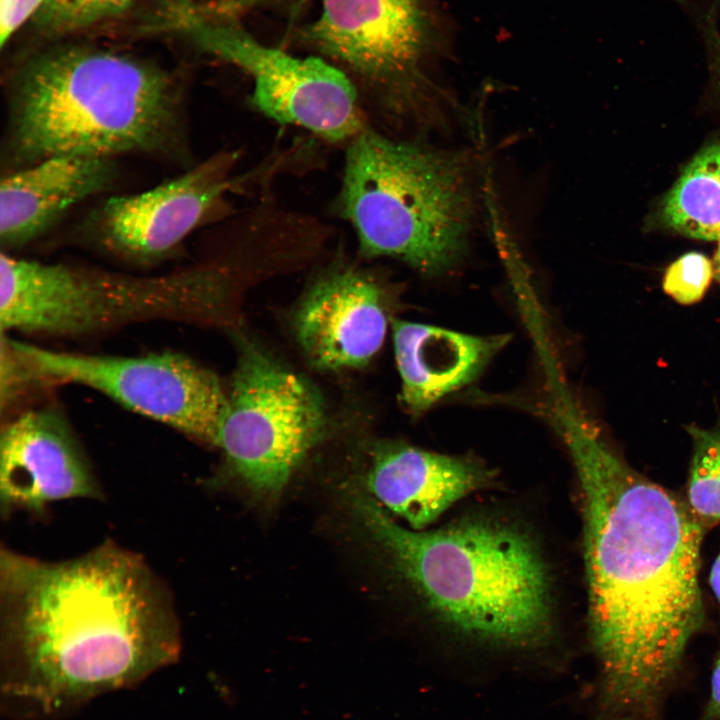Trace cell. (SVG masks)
<instances>
[{
	"label": "cell",
	"instance_id": "2",
	"mask_svg": "<svg viewBox=\"0 0 720 720\" xmlns=\"http://www.w3.org/2000/svg\"><path fill=\"white\" fill-rule=\"evenodd\" d=\"M179 623L167 586L107 540L69 560L0 552L1 691L23 715L51 716L174 663Z\"/></svg>",
	"mask_w": 720,
	"mask_h": 720
},
{
	"label": "cell",
	"instance_id": "19",
	"mask_svg": "<svg viewBox=\"0 0 720 720\" xmlns=\"http://www.w3.org/2000/svg\"><path fill=\"white\" fill-rule=\"evenodd\" d=\"M133 0H44L36 21L46 32L65 33L122 13Z\"/></svg>",
	"mask_w": 720,
	"mask_h": 720
},
{
	"label": "cell",
	"instance_id": "23",
	"mask_svg": "<svg viewBox=\"0 0 720 720\" xmlns=\"http://www.w3.org/2000/svg\"><path fill=\"white\" fill-rule=\"evenodd\" d=\"M706 24V39L710 44L715 59V64L720 72V34L718 33V30L715 28L712 21H709Z\"/></svg>",
	"mask_w": 720,
	"mask_h": 720
},
{
	"label": "cell",
	"instance_id": "12",
	"mask_svg": "<svg viewBox=\"0 0 720 720\" xmlns=\"http://www.w3.org/2000/svg\"><path fill=\"white\" fill-rule=\"evenodd\" d=\"M103 493L69 426L49 410L29 411L0 437V507L41 514L54 501Z\"/></svg>",
	"mask_w": 720,
	"mask_h": 720
},
{
	"label": "cell",
	"instance_id": "14",
	"mask_svg": "<svg viewBox=\"0 0 720 720\" xmlns=\"http://www.w3.org/2000/svg\"><path fill=\"white\" fill-rule=\"evenodd\" d=\"M493 471L479 460L426 451L404 443L376 447L366 477L370 497L423 530L465 496L485 488Z\"/></svg>",
	"mask_w": 720,
	"mask_h": 720
},
{
	"label": "cell",
	"instance_id": "6",
	"mask_svg": "<svg viewBox=\"0 0 720 720\" xmlns=\"http://www.w3.org/2000/svg\"><path fill=\"white\" fill-rule=\"evenodd\" d=\"M227 272L214 265L140 278L2 253L1 330L82 335L130 321L193 317L204 312Z\"/></svg>",
	"mask_w": 720,
	"mask_h": 720
},
{
	"label": "cell",
	"instance_id": "7",
	"mask_svg": "<svg viewBox=\"0 0 720 720\" xmlns=\"http://www.w3.org/2000/svg\"><path fill=\"white\" fill-rule=\"evenodd\" d=\"M217 447L231 474L254 496L278 497L325 428L318 391L250 343L227 395Z\"/></svg>",
	"mask_w": 720,
	"mask_h": 720
},
{
	"label": "cell",
	"instance_id": "10",
	"mask_svg": "<svg viewBox=\"0 0 720 720\" xmlns=\"http://www.w3.org/2000/svg\"><path fill=\"white\" fill-rule=\"evenodd\" d=\"M309 39L365 86L371 125H395L420 113L418 65L427 38L420 0H321Z\"/></svg>",
	"mask_w": 720,
	"mask_h": 720
},
{
	"label": "cell",
	"instance_id": "20",
	"mask_svg": "<svg viewBox=\"0 0 720 720\" xmlns=\"http://www.w3.org/2000/svg\"><path fill=\"white\" fill-rule=\"evenodd\" d=\"M712 277L711 261L704 254L690 252L668 266L662 287L664 292L677 303L691 305L703 298Z\"/></svg>",
	"mask_w": 720,
	"mask_h": 720
},
{
	"label": "cell",
	"instance_id": "11",
	"mask_svg": "<svg viewBox=\"0 0 720 720\" xmlns=\"http://www.w3.org/2000/svg\"><path fill=\"white\" fill-rule=\"evenodd\" d=\"M241 155L232 149L217 152L150 190L111 197L93 215L98 239L111 250L135 259L165 255L201 224L230 211L228 196L237 187L277 175L272 160L239 175Z\"/></svg>",
	"mask_w": 720,
	"mask_h": 720
},
{
	"label": "cell",
	"instance_id": "17",
	"mask_svg": "<svg viewBox=\"0 0 720 720\" xmlns=\"http://www.w3.org/2000/svg\"><path fill=\"white\" fill-rule=\"evenodd\" d=\"M662 218L686 237L720 240V141L688 163L664 199Z\"/></svg>",
	"mask_w": 720,
	"mask_h": 720
},
{
	"label": "cell",
	"instance_id": "15",
	"mask_svg": "<svg viewBox=\"0 0 720 720\" xmlns=\"http://www.w3.org/2000/svg\"><path fill=\"white\" fill-rule=\"evenodd\" d=\"M112 158L57 155L19 167L1 180L0 239L23 245L68 209L103 191L115 177Z\"/></svg>",
	"mask_w": 720,
	"mask_h": 720
},
{
	"label": "cell",
	"instance_id": "8",
	"mask_svg": "<svg viewBox=\"0 0 720 720\" xmlns=\"http://www.w3.org/2000/svg\"><path fill=\"white\" fill-rule=\"evenodd\" d=\"M27 380L79 384L217 446L227 395L210 370L165 352L138 357L52 351L9 340Z\"/></svg>",
	"mask_w": 720,
	"mask_h": 720
},
{
	"label": "cell",
	"instance_id": "3",
	"mask_svg": "<svg viewBox=\"0 0 720 720\" xmlns=\"http://www.w3.org/2000/svg\"><path fill=\"white\" fill-rule=\"evenodd\" d=\"M351 502L398 578L440 631L515 651L543 648L555 635L549 561L518 520L476 512L433 530L396 521L370 496Z\"/></svg>",
	"mask_w": 720,
	"mask_h": 720
},
{
	"label": "cell",
	"instance_id": "25",
	"mask_svg": "<svg viewBox=\"0 0 720 720\" xmlns=\"http://www.w3.org/2000/svg\"><path fill=\"white\" fill-rule=\"evenodd\" d=\"M715 272L717 278L720 280V242L715 255Z\"/></svg>",
	"mask_w": 720,
	"mask_h": 720
},
{
	"label": "cell",
	"instance_id": "21",
	"mask_svg": "<svg viewBox=\"0 0 720 720\" xmlns=\"http://www.w3.org/2000/svg\"><path fill=\"white\" fill-rule=\"evenodd\" d=\"M44 0H0V45L4 48L14 33L36 16Z\"/></svg>",
	"mask_w": 720,
	"mask_h": 720
},
{
	"label": "cell",
	"instance_id": "1",
	"mask_svg": "<svg viewBox=\"0 0 720 720\" xmlns=\"http://www.w3.org/2000/svg\"><path fill=\"white\" fill-rule=\"evenodd\" d=\"M563 425L581 496L600 720H662L704 625V528L685 500L634 471L579 417Z\"/></svg>",
	"mask_w": 720,
	"mask_h": 720
},
{
	"label": "cell",
	"instance_id": "24",
	"mask_svg": "<svg viewBox=\"0 0 720 720\" xmlns=\"http://www.w3.org/2000/svg\"><path fill=\"white\" fill-rule=\"evenodd\" d=\"M709 583L713 594L720 605V552L711 567Z\"/></svg>",
	"mask_w": 720,
	"mask_h": 720
},
{
	"label": "cell",
	"instance_id": "5",
	"mask_svg": "<svg viewBox=\"0 0 720 720\" xmlns=\"http://www.w3.org/2000/svg\"><path fill=\"white\" fill-rule=\"evenodd\" d=\"M333 209L361 256L393 258L429 275L463 256L471 224L466 160L372 125L345 147Z\"/></svg>",
	"mask_w": 720,
	"mask_h": 720
},
{
	"label": "cell",
	"instance_id": "22",
	"mask_svg": "<svg viewBox=\"0 0 720 720\" xmlns=\"http://www.w3.org/2000/svg\"><path fill=\"white\" fill-rule=\"evenodd\" d=\"M699 720H720V651L713 661L709 695Z\"/></svg>",
	"mask_w": 720,
	"mask_h": 720
},
{
	"label": "cell",
	"instance_id": "13",
	"mask_svg": "<svg viewBox=\"0 0 720 720\" xmlns=\"http://www.w3.org/2000/svg\"><path fill=\"white\" fill-rule=\"evenodd\" d=\"M382 296L376 280L351 264L325 269L295 315L297 339L312 365L338 370L367 364L387 331Z\"/></svg>",
	"mask_w": 720,
	"mask_h": 720
},
{
	"label": "cell",
	"instance_id": "16",
	"mask_svg": "<svg viewBox=\"0 0 720 720\" xmlns=\"http://www.w3.org/2000/svg\"><path fill=\"white\" fill-rule=\"evenodd\" d=\"M509 336H474L402 320L393 321L401 379L400 399L418 415L445 395L472 382Z\"/></svg>",
	"mask_w": 720,
	"mask_h": 720
},
{
	"label": "cell",
	"instance_id": "18",
	"mask_svg": "<svg viewBox=\"0 0 720 720\" xmlns=\"http://www.w3.org/2000/svg\"><path fill=\"white\" fill-rule=\"evenodd\" d=\"M693 453L689 467L687 500L695 519L708 528L720 523V428L688 426Z\"/></svg>",
	"mask_w": 720,
	"mask_h": 720
},
{
	"label": "cell",
	"instance_id": "4",
	"mask_svg": "<svg viewBox=\"0 0 720 720\" xmlns=\"http://www.w3.org/2000/svg\"><path fill=\"white\" fill-rule=\"evenodd\" d=\"M180 95L169 74L132 56L63 48L21 72L9 151L26 166L57 155L167 153L180 142Z\"/></svg>",
	"mask_w": 720,
	"mask_h": 720
},
{
	"label": "cell",
	"instance_id": "9",
	"mask_svg": "<svg viewBox=\"0 0 720 720\" xmlns=\"http://www.w3.org/2000/svg\"><path fill=\"white\" fill-rule=\"evenodd\" d=\"M185 23L201 48L248 74L250 104L267 119L343 147L371 125L355 83L340 67L267 46L232 24L194 17Z\"/></svg>",
	"mask_w": 720,
	"mask_h": 720
}]
</instances>
